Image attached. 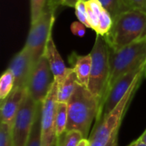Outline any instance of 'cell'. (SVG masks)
<instances>
[{
    "label": "cell",
    "instance_id": "7a4b0ae2",
    "mask_svg": "<svg viewBox=\"0 0 146 146\" xmlns=\"http://www.w3.org/2000/svg\"><path fill=\"white\" fill-rule=\"evenodd\" d=\"M109 46L120 50L146 38V12L133 9L114 19L110 32L104 36Z\"/></svg>",
    "mask_w": 146,
    "mask_h": 146
},
{
    "label": "cell",
    "instance_id": "4316f807",
    "mask_svg": "<svg viewBox=\"0 0 146 146\" xmlns=\"http://www.w3.org/2000/svg\"><path fill=\"white\" fill-rule=\"evenodd\" d=\"M70 29L74 35L78 37H83L86 34V26L80 21H74L71 24Z\"/></svg>",
    "mask_w": 146,
    "mask_h": 146
},
{
    "label": "cell",
    "instance_id": "ffe728a7",
    "mask_svg": "<svg viewBox=\"0 0 146 146\" xmlns=\"http://www.w3.org/2000/svg\"><path fill=\"white\" fill-rule=\"evenodd\" d=\"M15 88V77L9 69H6L0 78V101L4 100Z\"/></svg>",
    "mask_w": 146,
    "mask_h": 146
},
{
    "label": "cell",
    "instance_id": "4fadbf2b",
    "mask_svg": "<svg viewBox=\"0 0 146 146\" xmlns=\"http://www.w3.org/2000/svg\"><path fill=\"white\" fill-rule=\"evenodd\" d=\"M27 91L26 88H14L13 92L0 104L1 122L9 125L13 124L15 117L21 108Z\"/></svg>",
    "mask_w": 146,
    "mask_h": 146
},
{
    "label": "cell",
    "instance_id": "4dcf8cb0",
    "mask_svg": "<svg viewBox=\"0 0 146 146\" xmlns=\"http://www.w3.org/2000/svg\"><path fill=\"white\" fill-rule=\"evenodd\" d=\"M89 145V141H88V139H83L82 141L80 143V145L78 146H88Z\"/></svg>",
    "mask_w": 146,
    "mask_h": 146
},
{
    "label": "cell",
    "instance_id": "8992f818",
    "mask_svg": "<svg viewBox=\"0 0 146 146\" xmlns=\"http://www.w3.org/2000/svg\"><path fill=\"white\" fill-rule=\"evenodd\" d=\"M56 10L46 5L40 17L34 23L31 24L25 47L29 50L34 65L44 55L48 40L52 35Z\"/></svg>",
    "mask_w": 146,
    "mask_h": 146
},
{
    "label": "cell",
    "instance_id": "3957f363",
    "mask_svg": "<svg viewBox=\"0 0 146 146\" xmlns=\"http://www.w3.org/2000/svg\"><path fill=\"white\" fill-rule=\"evenodd\" d=\"M67 104V131H79L82 133L84 139H88L92 123L97 118L100 110L98 100L87 87L78 83Z\"/></svg>",
    "mask_w": 146,
    "mask_h": 146
},
{
    "label": "cell",
    "instance_id": "5b68a950",
    "mask_svg": "<svg viewBox=\"0 0 146 146\" xmlns=\"http://www.w3.org/2000/svg\"><path fill=\"white\" fill-rule=\"evenodd\" d=\"M145 63L146 38L117 50L110 47V70L107 93L118 79Z\"/></svg>",
    "mask_w": 146,
    "mask_h": 146
},
{
    "label": "cell",
    "instance_id": "6da1fadb",
    "mask_svg": "<svg viewBox=\"0 0 146 146\" xmlns=\"http://www.w3.org/2000/svg\"><path fill=\"white\" fill-rule=\"evenodd\" d=\"M145 77L146 74L142 75L134 83L110 114L96 120V123L88 138V146H117L118 133L123 117L137 90Z\"/></svg>",
    "mask_w": 146,
    "mask_h": 146
},
{
    "label": "cell",
    "instance_id": "30bf717a",
    "mask_svg": "<svg viewBox=\"0 0 146 146\" xmlns=\"http://www.w3.org/2000/svg\"><path fill=\"white\" fill-rule=\"evenodd\" d=\"M144 74H146V63L142 67L127 73L118 79L108 92L104 104L96 120H98L101 117L110 114L121 102V100L127 93L134 83Z\"/></svg>",
    "mask_w": 146,
    "mask_h": 146
},
{
    "label": "cell",
    "instance_id": "e0dca14e",
    "mask_svg": "<svg viewBox=\"0 0 146 146\" xmlns=\"http://www.w3.org/2000/svg\"><path fill=\"white\" fill-rule=\"evenodd\" d=\"M68 125V104L66 103H57L55 116V127L56 137L62 134L67 130Z\"/></svg>",
    "mask_w": 146,
    "mask_h": 146
},
{
    "label": "cell",
    "instance_id": "cb8c5ba5",
    "mask_svg": "<svg viewBox=\"0 0 146 146\" xmlns=\"http://www.w3.org/2000/svg\"><path fill=\"white\" fill-rule=\"evenodd\" d=\"M48 0H30L31 24L34 23L42 15Z\"/></svg>",
    "mask_w": 146,
    "mask_h": 146
},
{
    "label": "cell",
    "instance_id": "ba28073f",
    "mask_svg": "<svg viewBox=\"0 0 146 146\" xmlns=\"http://www.w3.org/2000/svg\"><path fill=\"white\" fill-rule=\"evenodd\" d=\"M54 81L48 60L43 55L32 70L27 86V93L33 100L41 104L49 93Z\"/></svg>",
    "mask_w": 146,
    "mask_h": 146
},
{
    "label": "cell",
    "instance_id": "f546056e",
    "mask_svg": "<svg viewBox=\"0 0 146 146\" xmlns=\"http://www.w3.org/2000/svg\"><path fill=\"white\" fill-rule=\"evenodd\" d=\"M139 139L140 141H142L145 145H146V130L142 133V135L139 138Z\"/></svg>",
    "mask_w": 146,
    "mask_h": 146
},
{
    "label": "cell",
    "instance_id": "44dd1931",
    "mask_svg": "<svg viewBox=\"0 0 146 146\" xmlns=\"http://www.w3.org/2000/svg\"><path fill=\"white\" fill-rule=\"evenodd\" d=\"M41 104L37 112L33 128L26 146H41Z\"/></svg>",
    "mask_w": 146,
    "mask_h": 146
},
{
    "label": "cell",
    "instance_id": "603a6c76",
    "mask_svg": "<svg viewBox=\"0 0 146 146\" xmlns=\"http://www.w3.org/2000/svg\"><path fill=\"white\" fill-rule=\"evenodd\" d=\"M0 146H14L11 125L3 122L0 124Z\"/></svg>",
    "mask_w": 146,
    "mask_h": 146
},
{
    "label": "cell",
    "instance_id": "277c9868",
    "mask_svg": "<svg viewBox=\"0 0 146 146\" xmlns=\"http://www.w3.org/2000/svg\"><path fill=\"white\" fill-rule=\"evenodd\" d=\"M90 54L92 56V71L88 89L98 100L100 112L107 94L110 70V47L104 36L97 34Z\"/></svg>",
    "mask_w": 146,
    "mask_h": 146
},
{
    "label": "cell",
    "instance_id": "1f68e13d",
    "mask_svg": "<svg viewBox=\"0 0 146 146\" xmlns=\"http://www.w3.org/2000/svg\"><path fill=\"white\" fill-rule=\"evenodd\" d=\"M85 1H88V0H85Z\"/></svg>",
    "mask_w": 146,
    "mask_h": 146
},
{
    "label": "cell",
    "instance_id": "484cf974",
    "mask_svg": "<svg viewBox=\"0 0 146 146\" xmlns=\"http://www.w3.org/2000/svg\"><path fill=\"white\" fill-rule=\"evenodd\" d=\"M78 0H48L47 4L50 7L56 9L59 6H66L74 8Z\"/></svg>",
    "mask_w": 146,
    "mask_h": 146
},
{
    "label": "cell",
    "instance_id": "d4e9b609",
    "mask_svg": "<svg viewBox=\"0 0 146 146\" xmlns=\"http://www.w3.org/2000/svg\"><path fill=\"white\" fill-rule=\"evenodd\" d=\"M74 9H75V15L78 18V21L85 24L86 27L90 28L89 22H88V16H87L86 1L78 0L74 6Z\"/></svg>",
    "mask_w": 146,
    "mask_h": 146
},
{
    "label": "cell",
    "instance_id": "7402d4cb",
    "mask_svg": "<svg viewBox=\"0 0 146 146\" xmlns=\"http://www.w3.org/2000/svg\"><path fill=\"white\" fill-rule=\"evenodd\" d=\"M113 22H114V20H113L111 15L104 8V9L101 12L100 17H99L98 27L95 31L96 33L102 35V36H105L111 29V27L113 26Z\"/></svg>",
    "mask_w": 146,
    "mask_h": 146
},
{
    "label": "cell",
    "instance_id": "7c38bea8",
    "mask_svg": "<svg viewBox=\"0 0 146 146\" xmlns=\"http://www.w3.org/2000/svg\"><path fill=\"white\" fill-rule=\"evenodd\" d=\"M44 55L48 60L51 72L54 76V80L57 84H60L71 72L72 68H68L65 65L63 59L62 58L59 51L57 50L52 35L50 37L48 40Z\"/></svg>",
    "mask_w": 146,
    "mask_h": 146
},
{
    "label": "cell",
    "instance_id": "52a82bcc",
    "mask_svg": "<svg viewBox=\"0 0 146 146\" xmlns=\"http://www.w3.org/2000/svg\"><path fill=\"white\" fill-rule=\"evenodd\" d=\"M40 104L27 93L11 125L14 146H26Z\"/></svg>",
    "mask_w": 146,
    "mask_h": 146
},
{
    "label": "cell",
    "instance_id": "2e32d148",
    "mask_svg": "<svg viewBox=\"0 0 146 146\" xmlns=\"http://www.w3.org/2000/svg\"><path fill=\"white\" fill-rule=\"evenodd\" d=\"M99 2L111 15L113 20L120 15L133 9L128 0H99Z\"/></svg>",
    "mask_w": 146,
    "mask_h": 146
},
{
    "label": "cell",
    "instance_id": "9c48e42d",
    "mask_svg": "<svg viewBox=\"0 0 146 146\" xmlns=\"http://www.w3.org/2000/svg\"><path fill=\"white\" fill-rule=\"evenodd\" d=\"M58 84L54 81L49 93L41 103V146H54L56 134L55 116L57 105Z\"/></svg>",
    "mask_w": 146,
    "mask_h": 146
},
{
    "label": "cell",
    "instance_id": "83f0119b",
    "mask_svg": "<svg viewBox=\"0 0 146 146\" xmlns=\"http://www.w3.org/2000/svg\"><path fill=\"white\" fill-rule=\"evenodd\" d=\"M133 9L146 12V0H128Z\"/></svg>",
    "mask_w": 146,
    "mask_h": 146
},
{
    "label": "cell",
    "instance_id": "9a60e30c",
    "mask_svg": "<svg viewBox=\"0 0 146 146\" xmlns=\"http://www.w3.org/2000/svg\"><path fill=\"white\" fill-rule=\"evenodd\" d=\"M78 85L77 78L73 68L67 77L58 84L57 101L60 103H68L74 94L76 86Z\"/></svg>",
    "mask_w": 146,
    "mask_h": 146
},
{
    "label": "cell",
    "instance_id": "5bb4252c",
    "mask_svg": "<svg viewBox=\"0 0 146 146\" xmlns=\"http://www.w3.org/2000/svg\"><path fill=\"white\" fill-rule=\"evenodd\" d=\"M68 61L72 66L71 68L75 73L78 83L88 88L92 71L91 54L89 53L87 55H79L76 52H73L70 55Z\"/></svg>",
    "mask_w": 146,
    "mask_h": 146
},
{
    "label": "cell",
    "instance_id": "8fae6325",
    "mask_svg": "<svg viewBox=\"0 0 146 146\" xmlns=\"http://www.w3.org/2000/svg\"><path fill=\"white\" fill-rule=\"evenodd\" d=\"M34 62L29 50L24 46L11 59L8 69L15 77V88H26Z\"/></svg>",
    "mask_w": 146,
    "mask_h": 146
},
{
    "label": "cell",
    "instance_id": "ac0fdd59",
    "mask_svg": "<svg viewBox=\"0 0 146 146\" xmlns=\"http://www.w3.org/2000/svg\"><path fill=\"white\" fill-rule=\"evenodd\" d=\"M86 7H87V16H88V22H89L90 28L96 31L98 25L99 17L102 10L104 9V7L99 2V0L86 1Z\"/></svg>",
    "mask_w": 146,
    "mask_h": 146
},
{
    "label": "cell",
    "instance_id": "d6986e66",
    "mask_svg": "<svg viewBox=\"0 0 146 146\" xmlns=\"http://www.w3.org/2000/svg\"><path fill=\"white\" fill-rule=\"evenodd\" d=\"M84 139L82 133L76 130L65 131L62 134L56 137V146H78Z\"/></svg>",
    "mask_w": 146,
    "mask_h": 146
},
{
    "label": "cell",
    "instance_id": "f1b7e54d",
    "mask_svg": "<svg viewBox=\"0 0 146 146\" xmlns=\"http://www.w3.org/2000/svg\"><path fill=\"white\" fill-rule=\"evenodd\" d=\"M128 146H146V145H145L142 141H140L139 139L135 141H133L131 145H129Z\"/></svg>",
    "mask_w": 146,
    "mask_h": 146
}]
</instances>
